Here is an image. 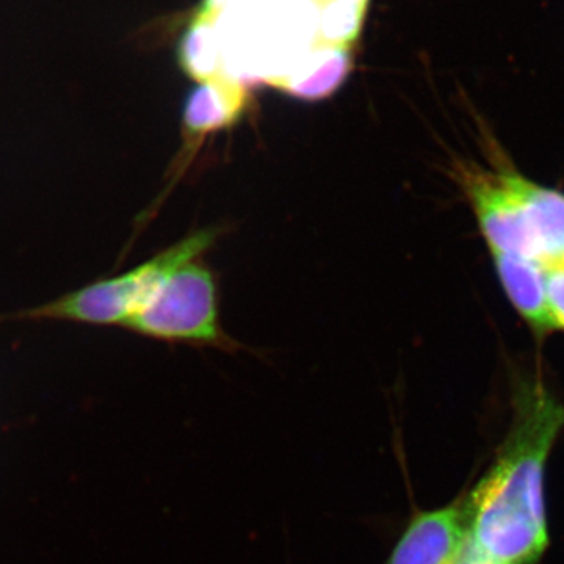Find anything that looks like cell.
I'll use <instances>...</instances> for the list:
<instances>
[{
  "instance_id": "6da1fadb",
  "label": "cell",
  "mask_w": 564,
  "mask_h": 564,
  "mask_svg": "<svg viewBox=\"0 0 564 564\" xmlns=\"http://www.w3.org/2000/svg\"><path fill=\"white\" fill-rule=\"evenodd\" d=\"M513 422L496 462L464 500L467 544L485 564H540L549 549L545 467L564 406L540 380L516 388Z\"/></svg>"
},
{
  "instance_id": "7a4b0ae2",
  "label": "cell",
  "mask_w": 564,
  "mask_h": 564,
  "mask_svg": "<svg viewBox=\"0 0 564 564\" xmlns=\"http://www.w3.org/2000/svg\"><path fill=\"white\" fill-rule=\"evenodd\" d=\"M218 237L199 229L128 272L101 278L39 306L0 314V326L21 322H63L87 326H121L140 313L155 289L177 267L196 261Z\"/></svg>"
},
{
  "instance_id": "3957f363",
  "label": "cell",
  "mask_w": 564,
  "mask_h": 564,
  "mask_svg": "<svg viewBox=\"0 0 564 564\" xmlns=\"http://www.w3.org/2000/svg\"><path fill=\"white\" fill-rule=\"evenodd\" d=\"M126 329L163 343L237 347L221 328L214 274L199 259L173 270Z\"/></svg>"
},
{
  "instance_id": "277c9868",
  "label": "cell",
  "mask_w": 564,
  "mask_h": 564,
  "mask_svg": "<svg viewBox=\"0 0 564 564\" xmlns=\"http://www.w3.org/2000/svg\"><path fill=\"white\" fill-rule=\"evenodd\" d=\"M248 106H250V91L247 85L229 77L203 82L188 93L182 109L180 152L169 166L165 184L158 198L137 220L132 240L141 229L147 228L148 223L159 214L163 203L172 195L174 187L184 180L207 139L236 126L247 113Z\"/></svg>"
},
{
  "instance_id": "5b68a950",
  "label": "cell",
  "mask_w": 564,
  "mask_h": 564,
  "mask_svg": "<svg viewBox=\"0 0 564 564\" xmlns=\"http://www.w3.org/2000/svg\"><path fill=\"white\" fill-rule=\"evenodd\" d=\"M456 177L492 256L516 254L543 261V248L507 170L488 173L477 166L459 165Z\"/></svg>"
},
{
  "instance_id": "8992f818",
  "label": "cell",
  "mask_w": 564,
  "mask_h": 564,
  "mask_svg": "<svg viewBox=\"0 0 564 564\" xmlns=\"http://www.w3.org/2000/svg\"><path fill=\"white\" fill-rule=\"evenodd\" d=\"M466 544L464 502L445 505L411 518L388 564H458Z\"/></svg>"
},
{
  "instance_id": "52a82bcc",
  "label": "cell",
  "mask_w": 564,
  "mask_h": 564,
  "mask_svg": "<svg viewBox=\"0 0 564 564\" xmlns=\"http://www.w3.org/2000/svg\"><path fill=\"white\" fill-rule=\"evenodd\" d=\"M351 69V47L322 44L272 87L300 101H323L343 87Z\"/></svg>"
},
{
  "instance_id": "ba28073f",
  "label": "cell",
  "mask_w": 564,
  "mask_h": 564,
  "mask_svg": "<svg viewBox=\"0 0 564 564\" xmlns=\"http://www.w3.org/2000/svg\"><path fill=\"white\" fill-rule=\"evenodd\" d=\"M492 259L505 295L513 304L516 313L529 323L533 332H552L543 263L516 254H494Z\"/></svg>"
},
{
  "instance_id": "9c48e42d",
  "label": "cell",
  "mask_w": 564,
  "mask_h": 564,
  "mask_svg": "<svg viewBox=\"0 0 564 564\" xmlns=\"http://www.w3.org/2000/svg\"><path fill=\"white\" fill-rule=\"evenodd\" d=\"M508 180L524 204L534 234L543 248V261L564 254V193L507 170ZM541 261V262H543Z\"/></svg>"
},
{
  "instance_id": "30bf717a",
  "label": "cell",
  "mask_w": 564,
  "mask_h": 564,
  "mask_svg": "<svg viewBox=\"0 0 564 564\" xmlns=\"http://www.w3.org/2000/svg\"><path fill=\"white\" fill-rule=\"evenodd\" d=\"M176 58L181 69L198 84L228 77L220 33L214 21L198 14L193 17L191 24L182 33Z\"/></svg>"
},
{
  "instance_id": "8fae6325",
  "label": "cell",
  "mask_w": 564,
  "mask_h": 564,
  "mask_svg": "<svg viewBox=\"0 0 564 564\" xmlns=\"http://www.w3.org/2000/svg\"><path fill=\"white\" fill-rule=\"evenodd\" d=\"M545 295H547L549 314L552 328L564 332V254L545 259Z\"/></svg>"
},
{
  "instance_id": "7c38bea8",
  "label": "cell",
  "mask_w": 564,
  "mask_h": 564,
  "mask_svg": "<svg viewBox=\"0 0 564 564\" xmlns=\"http://www.w3.org/2000/svg\"><path fill=\"white\" fill-rule=\"evenodd\" d=\"M234 0H203L202 9H199L198 17L206 18V20H214L218 13H221L226 7L231 6Z\"/></svg>"
},
{
  "instance_id": "4fadbf2b",
  "label": "cell",
  "mask_w": 564,
  "mask_h": 564,
  "mask_svg": "<svg viewBox=\"0 0 564 564\" xmlns=\"http://www.w3.org/2000/svg\"><path fill=\"white\" fill-rule=\"evenodd\" d=\"M458 564H485V563L481 562V560L478 558V556L475 555L473 551H470L469 544H466V549H464L462 558H459Z\"/></svg>"
},
{
  "instance_id": "5bb4252c",
  "label": "cell",
  "mask_w": 564,
  "mask_h": 564,
  "mask_svg": "<svg viewBox=\"0 0 564 564\" xmlns=\"http://www.w3.org/2000/svg\"><path fill=\"white\" fill-rule=\"evenodd\" d=\"M362 2H367V0H362Z\"/></svg>"
}]
</instances>
